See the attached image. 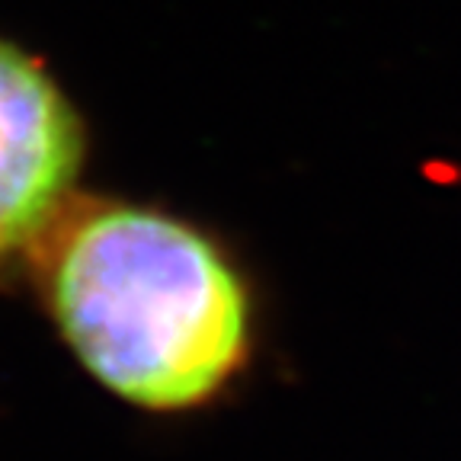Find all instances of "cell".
I'll list each match as a JSON object with an SVG mask.
<instances>
[{
	"mask_svg": "<svg viewBox=\"0 0 461 461\" xmlns=\"http://www.w3.org/2000/svg\"><path fill=\"white\" fill-rule=\"evenodd\" d=\"M49 298L80 366L144 411L205 403L250 339L247 292L218 247L138 205L90 212L68 230Z\"/></svg>",
	"mask_w": 461,
	"mask_h": 461,
	"instance_id": "cell-1",
	"label": "cell"
},
{
	"mask_svg": "<svg viewBox=\"0 0 461 461\" xmlns=\"http://www.w3.org/2000/svg\"><path fill=\"white\" fill-rule=\"evenodd\" d=\"M84 160V129L36 58L0 39V269L45 234Z\"/></svg>",
	"mask_w": 461,
	"mask_h": 461,
	"instance_id": "cell-2",
	"label": "cell"
}]
</instances>
